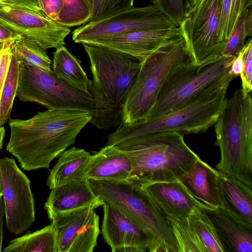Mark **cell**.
Listing matches in <instances>:
<instances>
[{
    "label": "cell",
    "mask_w": 252,
    "mask_h": 252,
    "mask_svg": "<svg viewBox=\"0 0 252 252\" xmlns=\"http://www.w3.org/2000/svg\"><path fill=\"white\" fill-rule=\"evenodd\" d=\"M0 5L19 6L42 10L38 0H0Z\"/></svg>",
    "instance_id": "obj_38"
},
{
    "label": "cell",
    "mask_w": 252,
    "mask_h": 252,
    "mask_svg": "<svg viewBox=\"0 0 252 252\" xmlns=\"http://www.w3.org/2000/svg\"><path fill=\"white\" fill-rule=\"evenodd\" d=\"M142 187L167 217L187 218L204 204L179 181L153 183Z\"/></svg>",
    "instance_id": "obj_18"
},
{
    "label": "cell",
    "mask_w": 252,
    "mask_h": 252,
    "mask_svg": "<svg viewBox=\"0 0 252 252\" xmlns=\"http://www.w3.org/2000/svg\"><path fill=\"white\" fill-rule=\"evenodd\" d=\"M153 5L177 27L183 22L186 7L184 0H151Z\"/></svg>",
    "instance_id": "obj_33"
},
{
    "label": "cell",
    "mask_w": 252,
    "mask_h": 252,
    "mask_svg": "<svg viewBox=\"0 0 252 252\" xmlns=\"http://www.w3.org/2000/svg\"><path fill=\"white\" fill-rule=\"evenodd\" d=\"M223 0H195L186 9L179 27L192 61L197 64L214 60L225 47L220 40Z\"/></svg>",
    "instance_id": "obj_10"
},
{
    "label": "cell",
    "mask_w": 252,
    "mask_h": 252,
    "mask_svg": "<svg viewBox=\"0 0 252 252\" xmlns=\"http://www.w3.org/2000/svg\"><path fill=\"white\" fill-rule=\"evenodd\" d=\"M188 218L205 252H223L213 225L198 208Z\"/></svg>",
    "instance_id": "obj_26"
},
{
    "label": "cell",
    "mask_w": 252,
    "mask_h": 252,
    "mask_svg": "<svg viewBox=\"0 0 252 252\" xmlns=\"http://www.w3.org/2000/svg\"><path fill=\"white\" fill-rule=\"evenodd\" d=\"M19 79V62L14 51L1 92L0 101V126L9 119L14 98L17 94Z\"/></svg>",
    "instance_id": "obj_27"
},
{
    "label": "cell",
    "mask_w": 252,
    "mask_h": 252,
    "mask_svg": "<svg viewBox=\"0 0 252 252\" xmlns=\"http://www.w3.org/2000/svg\"><path fill=\"white\" fill-rule=\"evenodd\" d=\"M5 130L3 126H0V150L2 148Z\"/></svg>",
    "instance_id": "obj_44"
},
{
    "label": "cell",
    "mask_w": 252,
    "mask_h": 252,
    "mask_svg": "<svg viewBox=\"0 0 252 252\" xmlns=\"http://www.w3.org/2000/svg\"><path fill=\"white\" fill-rule=\"evenodd\" d=\"M220 172L252 188V98L242 89L226 99L214 124Z\"/></svg>",
    "instance_id": "obj_4"
},
{
    "label": "cell",
    "mask_w": 252,
    "mask_h": 252,
    "mask_svg": "<svg viewBox=\"0 0 252 252\" xmlns=\"http://www.w3.org/2000/svg\"><path fill=\"white\" fill-rule=\"evenodd\" d=\"M20 37L0 25V43L13 40H17Z\"/></svg>",
    "instance_id": "obj_40"
},
{
    "label": "cell",
    "mask_w": 252,
    "mask_h": 252,
    "mask_svg": "<svg viewBox=\"0 0 252 252\" xmlns=\"http://www.w3.org/2000/svg\"><path fill=\"white\" fill-rule=\"evenodd\" d=\"M235 58L221 55L200 64L189 61L175 67L164 80L145 120L180 108L210 91L230 84L236 77L230 70Z\"/></svg>",
    "instance_id": "obj_6"
},
{
    "label": "cell",
    "mask_w": 252,
    "mask_h": 252,
    "mask_svg": "<svg viewBox=\"0 0 252 252\" xmlns=\"http://www.w3.org/2000/svg\"><path fill=\"white\" fill-rule=\"evenodd\" d=\"M81 63L65 46L57 48L53 53V71L57 76L74 88L92 94V81L88 78Z\"/></svg>",
    "instance_id": "obj_24"
},
{
    "label": "cell",
    "mask_w": 252,
    "mask_h": 252,
    "mask_svg": "<svg viewBox=\"0 0 252 252\" xmlns=\"http://www.w3.org/2000/svg\"><path fill=\"white\" fill-rule=\"evenodd\" d=\"M175 26L153 4L132 6L111 16L88 22L74 30L72 39L75 43H90L126 33Z\"/></svg>",
    "instance_id": "obj_11"
},
{
    "label": "cell",
    "mask_w": 252,
    "mask_h": 252,
    "mask_svg": "<svg viewBox=\"0 0 252 252\" xmlns=\"http://www.w3.org/2000/svg\"><path fill=\"white\" fill-rule=\"evenodd\" d=\"M93 75L95 110L90 123L108 129L122 122L124 104L137 77L141 63L126 54L83 43Z\"/></svg>",
    "instance_id": "obj_3"
},
{
    "label": "cell",
    "mask_w": 252,
    "mask_h": 252,
    "mask_svg": "<svg viewBox=\"0 0 252 252\" xmlns=\"http://www.w3.org/2000/svg\"><path fill=\"white\" fill-rule=\"evenodd\" d=\"M94 192L153 239L152 252H178L167 217L143 188L127 180L88 179Z\"/></svg>",
    "instance_id": "obj_5"
},
{
    "label": "cell",
    "mask_w": 252,
    "mask_h": 252,
    "mask_svg": "<svg viewBox=\"0 0 252 252\" xmlns=\"http://www.w3.org/2000/svg\"><path fill=\"white\" fill-rule=\"evenodd\" d=\"M243 66L240 74L242 81V89L246 93L252 91V39L251 37L247 40L241 52Z\"/></svg>",
    "instance_id": "obj_34"
},
{
    "label": "cell",
    "mask_w": 252,
    "mask_h": 252,
    "mask_svg": "<svg viewBox=\"0 0 252 252\" xmlns=\"http://www.w3.org/2000/svg\"><path fill=\"white\" fill-rule=\"evenodd\" d=\"M133 2L134 0H102L101 9L96 21L105 19L131 7L133 6Z\"/></svg>",
    "instance_id": "obj_36"
},
{
    "label": "cell",
    "mask_w": 252,
    "mask_h": 252,
    "mask_svg": "<svg viewBox=\"0 0 252 252\" xmlns=\"http://www.w3.org/2000/svg\"><path fill=\"white\" fill-rule=\"evenodd\" d=\"M131 170V162L127 155L112 145H106L91 155L84 174L88 179L127 180Z\"/></svg>",
    "instance_id": "obj_20"
},
{
    "label": "cell",
    "mask_w": 252,
    "mask_h": 252,
    "mask_svg": "<svg viewBox=\"0 0 252 252\" xmlns=\"http://www.w3.org/2000/svg\"><path fill=\"white\" fill-rule=\"evenodd\" d=\"M15 40H10L0 43V101L2 88L14 52V44Z\"/></svg>",
    "instance_id": "obj_35"
},
{
    "label": "cell",
    "mask_w": 252,
    "mask_h": 252,
    "mask_svg": "<svg viewBox=\"0 0 252 252\" xmlns=\"http://www.w3.org/2000/svg\"><path fill=\"white\" fill-rule=\"evenodd\" d=\"M63 6L60 13L59 24L71 27L88 23L92 13V0H63Z\"/></svg>",
    "instance_id": "obj_31"
},
{
    "label": "cell",
    "mask_w": 252,
    "mask_h": 252,
    "mask_svg": "<svg viewBox=\"0 0 252 252\" xmlns=\"http://www.w3.org/2000/svg\"><path fill=\"white\" fill-rule=\"evenodd\" d=\"M16 96L21 101L36 102L48 109H78L93 115L95 110L92 94L63 82L52 70L20 63Z\"/></svg>",
    "instance_id": "obj_9"
},
{
    "label": "cell",
    "mask_w": 252,
    "mask_h": 252,
    "mask_svg": "<svg viewBox=\"0 0 252 252\" xmlns=\"http://www.w3.org/2000/svg\"><path fill=\"white\" fill-rule=\"evenodd\" d=\"M183 134L158 131L133 137L113 145L130 159L127 180L141 187L179 181L200 158L186 144Z\"/></svg>",
    "instance_id": "obj_2"
},
{
    "label": "cell",
    "mask_w": 252,
    "mask_h": 252,
    "mask_svg": "<svg viewBox=\"0 0 252 252\" xmlns=\"http://www.w3.org/2000/svg\"><path fill=\"white\" fill-rule=\"evenodd\" d=\"M93 115L72 109H48L27 119H10L6 150L25 170L48 168L51 161L74 144Z\"/></svg>",
    "instance_id": "obj_1"
},
{
    "label": "cell",
    "mask_w": 252,
    "mask_h": 252,
    "mask_svg": "<svg viewBox=\"0 0 252 252\" xmlns=\"http://www.w3.org/2000/svg\"><path fill=\"white\" fill-rule=\"evenodd\" d=\"M102 206L101 233L113 252H152L154 241L147 232L114 207Z\"/></svg>",
    "instance_id": "obj_15"
},
{
    "label": "cell",
    "mask_w": 252,
    "mask_h": 252,
    "mask_svg": "<svg viewBox=\"0 0 252 252\" xmlns=\"http://www.w3.org/2000/svg\"><path fill=\"white\" fill-rule=\"evenodd\" d=\"M229 84L210 91L184 106L130 125L121 123L108 137L107 145L133 137L158 131L184 135L204 133L214 125L227 98Z\"/></svg>",
    "instance_id": "obj_7"
},
{
    "label": "cell",
    "mask_w": 252,
    "mask_h": 252,
    "mask_svg": "<svg viewBox=\"0 0 252 252\" xmlns=\"http://www.w3.org/2000/svg\"><path fill=\"white\" fill-rule=\"evenodd\" d=\"M3 195L2 193V183L1 180V178L0 176V197H2Z\"/></svg>",
    "instance_id": "obj_46"
},
{
    "label": "cell",
    "mask_w": 252,
    "mask_h": 252,
    "mask_svg": "<svg viewBox=\"0 0 252 252\" xmlns=\"http://www.w3.org/2000/svg\"><path fill=\"white\" fill-rule=\"evenodd\" d=\"M192 61L183 35L171 40L144 62L127 96L122 123L144 121L167 76L175 67Z\"/></svg>",
    "instance_id": "obj_8"
},
{
    "label": "cell",
    "mask_w": 252,
    "mask_h": 252,
    "mask_svg": "<svg viewBox=\"0 0 252 252\" xmlns=\"http://www.w3.org/2000/svg\"><path fill=\"white\" fill-rule=\"evenodd\" d=\"M195 0H184L186 9L189 7Z\"/></svg>",
    "instance_id": "obj_45"
},
{
    "label": "cell",
    "mask_w": 252,
    "mask_h": 252,
    "mask_svg": "<svg viewBox=\"0 0 252 252\" xmlns=\"http://www.w3.org/2000/svg\"><path fill=\"white\" fill-rule=\"evenodd\" d=\"M104 203L94 192L88 179L85 177L51 189L44 208L49 214L69 212L90 206L96 208Z\"/></svg>",
    "instance_id": "obj_19"
},
{
    "label": "cell",
    "mask_w": 252,
    "mask_h": 252,
    "mask_svg": "<svg viewBox=\"0 0 252 252\" xmlns=\"http://www.w3.org/2000/svg\"><path fill=\"white\" fill-rule=\"evenodd\" d=\"M248 9L239 17L221 55L236 57L244 48L247 37L245 30V21Z\"/></svg>",
    "instance_id": "obj_32"
},
{
    "label": "cell",
    "mask_w": 252,
    "mask_h": 252,
    "mask_svg": "<svg viewBox=\"0 0 252 252\" xmlns=\"http://www.w3.org/2000/svg\"><path fill=\"white\" fill-rule=\"evenodd\" d=\"M14 51L19 63L51 70V61L46 50L38 44L20 37L15 41Z\"/></svg>",
    "instance_id": "obj_29"
},
{
    "label": "cell",
    "mask_w": 252,
    "mask_h": 252,
    "mask_svg": "<svg viewBox=\"0 0 252 252\" xmlns=\"http://www.w3.org/2000/svg\"><path fill=\"white\" fill-rule=\"evenodd\" d=\"M252 5V0H223L220 24V40L226 45L240 15Z\"/></svg>",
    "instance_id": "obj_30"
},
{
    "label": "cell",
    "mask_w": 252,
    "mask_h": 252,
    "mask_svg": "<svg viewBox=\"0 0 252 252\" xmlns=\"http://www.w3.org/2000/svg\"><path fill=\"white\" fill-rule=\"evenodd\" d=\"M182 35L179 27L134 31L90 44L129 56L144 62L173 38Z\"/></svg>",
    "instance_id": "obj_16"
},
{
    "label": "cell",
    "mask_w": 252,
    "mask_h": 252,
    "mask_svg": "<svg viewBox=\"0 0 252 252\" xmlns=\"http://www.w3.org/2000/svg\"><path fill=\"white\" fill-rule=\"evenodd\" d=\"M218 172L200 158L179 181L194 198L205 205L223 208L218 184Z\"/></svg>",
    "instance_id": "obj_21"
},
{
    "label": "cell",
    "mask_w": 252,
    "mask_h": 252,
    "mask_svg": "<svg viewBox=\"0 0 252 252\" xmlns=\"http://www.w3.org/2000/svg\"><path fill=\"white\" fill-rule=\"evenodd\" d=\"M167 220L175 239L178 252H205L188 217H168Z\"/></svg>",
    "instance_id": "obj_28"
},
{
    "label": "cell",
    "mask_w": 252,
    "mask_h": 252,
    "mask_svg": "<svg viewBox=\"0 0 252 252\" xmlns=\"http://www.w3.org/2000/svg\"><path fill=\"white\" fill-rule=\"evenodd\" d=\"M4 252H57L56 233L52 223L12 240Z\"/></svg>",
    "instance_id": "obj_25"
},
{
    "label": "cell",
    "mask_w": 252,
    "mask_h": 252,
    "mask_svg": "<svg viewBox=\"0 0 252 252\" xmlns=\"http://www.w3.org/2000/svg\"><path fill=\"white\" fill-rule=\"evenodd\" d=\"M0 25L46 50L64 46L70 32L43 11L19 6L0 5Z\"/></svg>",
    "instance_id": "obj_13"
},
{
    "label": "cell",
    "mask_w": 252,
    "mask_h": 252,
    "mask_svg": "<svg viewBox=\"0 0 252 252\" xmlns=\"http://www.w3.org/2000/svg\"><path fill=\"white\" fill-rule=\"evenodd\" d=\"M198 208L213 225L223 252H252V224L241 220L224 208L204 204Z\"/></svg>",
    "instance_id": "obj_17"
},
{
    "label": "cell",
    "mask_w": 252,
    "mask_h": 252,
    "mask_svg": "<svg viewBox=\"0 0 252 252\" xmlns=\"http://www.w3.org/2000/svg\"><path fill=\"white\" fill-rule=\"evenodd\" d=\"M4 214V201L2 196L0 197V252L1 251L3 237V219Z\"/></svg>",
    "instance_id": "obj_43"
},
{
    "label": "cell",
    "mask_w": 252,
    "mask_h": 252,
    "mask_svg": "<svg viewBox=\"0 0 252 252\" xmlns=\"http://www.w3.org/2000/svg\"><path fill=\"white\" fill-rule=\"evenodd\" d=\"M243 63L241 53L232 61L231 72L235 76L240 75L243 70Z\"/></svg>",
    "instance_id": "obj_39"
},
{
    "label": "cell",
    "mask_w": 252,
    "mask_h": 252,
    "mask_svg": "<svg viewBox=\"0 0 252 252\" xmlns=\"http://www.w3.org/2000/svg\"><path fill=\"white\" fill-rule=\"evenodd\" d=\"M245 30L247 37H251L252 35V6H250L247 11L245 21Z\"/></svg>",
    "instance_id": "obj_41"
},
{
    "label": "cell",
    "mask_w": 252,
    "mask_h": 252,
    "mask_svg": "<svg viewBox=\"0 0 252 252\" xmlns=\"http://www.w3.org/2000/svg\"><path fill=\"white\" fill-rule=\"evenodd\" d=\"M41 10L50 19L58 22L63 8V0H38Z\"/></svg>",
    "instance_id": "obj_37"
},
{
    "label": "cell",
    "mask_w": 252,
    "mask_h": 252,
    "mask_svg": "<svg viewBox=\"0 0 252 252\" xmlns=\"http://www.w3.org/2000/svg\"><path fill=\"white\" fill-rule=\"evenodd\" d=\"M217 179L223 208L241 220L252 224V188L219 171Z\"/></svg>",
    "instance_id": "obj_22"
},
{
    "label": "cell",
    "mask_w": 252,
    "mask_h": 252,
    "mask_svg": "<svg viewBox=\"0 0 252 252\" xmlns=\"http://www.w3.org/2000/svg\"><path fill=\"white\" fill-rule=\"evenodd\" d=\"M4 214L8 230L19 235L35 220L34 200L31 182L13 158L0 159Z\"/></svg>",
    "instance_id": "obj_12"
},
{
    "label": "cell",
    "mask_w": 252,
    "mask_h": 252,
    "mask_svg": "<svg viewBox=\"0 0 252 252\" xmlns=\"http://www.w3.org/2000/svg\"><path fill=\"white\" fill-rule=\"evenodd\" d=\"M93 206L48 214L56 233L57 252H93L100 233Z\"/></svg>",
    "instance_id": "obj_14"
},
{
    "label": "cell",
    "mask_w": 252,
    "mask_h": 252,
    "mask_svg": "<svg viewBox=\"0 0 252 252\" xmlns=\"http://www.w3.org/2000/svg\"><path fill=\"white\" fill-rule=\"evenodd\" d=\"M91 155L85 150L75 147L63 152L50 171L46 185L52 189L85 177L84 170Z\"/></svg>",
    "instance_id": "obj_23"
},
{
    "label": "cell",
    "mask_w": 252,
    "mask_h": 252,
    "mask_svg": "<svg viewBox=\"0 0 252 252\" xmlns=\"http://www.w3.org/2000/svg\"><path fill=\"white\" fill-rule=\"evenodd\" d=\"M102 0H92V13L89 22L95 21L99 15Z\"/></svg>",
    "instance_id": "obj_42"
}]
</instances>
